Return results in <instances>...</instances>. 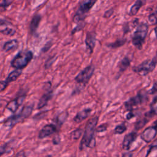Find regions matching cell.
Masks as SVG:
<instances>
[{
  "mask_svg": "<svg viewBox=\"0 0 157 157\" xmlns=\"http://www.w3.org/2000/svg\"><path fill=\"white\" fill-rule=\"evenodd\" d=\"M98 120V117L96 116L90 119L87 122L83 132V136L80 144V150L83 149L85 147L92 148L94 147L95 144L94 134L96 131Z\"/></svg>",
  "mask_w": 157,
  "mask_h": 157,
  "instance_id": "1",
  "label": "cell"
},
{
  "mask_svg": "<svg viewBox=\"0 0 157 157\" xmlns=\"http://www.w3.org/2000/svg\"><path fill=\"white\" fill-rule=\"evenodd\" d=\"M148 31V26L145 23L139 24L132 37V44L137 49L140 50L145 42Z\"/></svg>",
  "mask_w": 157,
  "mask_h": 157,
  "instance_id": "2",
  "label": "cell"
},
{
  "mask_svg": "<svg viewBox=\"0 0 157 157\" xmlns=\"http://www.w3.org/2000/svg\"><path fill=\"white\" fill-rule=\"evenodd\" d=\"M33 58V53L31 51H20L11 61V66L15 69L22 70L29 63Z\"/></svg>",
  "mask_w": 157,
  "mask_h": 157,
  "instance_id": "3",
  "label": "cell"
},
{
  "mask_svg": "<svg viewBox=\"0 0 157 157\" xmlns=\"http://www.w3.org/2000/svg\"><path fill=\"white\" fill-rule=\"evenodd\" d=\"M33 109V105H28L23 107L18 113L15 114L9 117V118H7L4 122V126L9 128L13 127L17 123L28 118L31 115Z\"/></svg>",
  "mask_w": 157,
  "mask_h": 157,
  "instance_id": "4",
  "label": "cell"
},
{
  "mask_svg": "<svg viewBox=\"0 0 157 157\" xmlns=\"http://www.w3.org/2000/svg\"><path fill=\"white\" fill-rule=\"evenodd\" d=\"M96 2V1L93 0H85L81 1L79 3L76 13L73 17V21L75 23H78L82 21H83L87 16V13Z\"/></svg>",
  "mask_w": 157,
  "mask_h": 157,
  "instance_id": "5",
  "label": "cell"
},
{
  "mask_svg": "<svg viewBox=\"0 0 157 157\" xmlns=\"http://www.w3.org/2000/svg\"><path fill=\"white\" fill-rule=\"evenodd\" d=\"M156 59L155 56L153 59H146L140 64L133 67V71L141 76H146L151 72L156 67Z\"/></svg>",
  "mask_w": 157,
  "mask_h": 157,
  "instance_id": "6",
  "label": "cell"
},
{
  "mask_svg": "<svg viewBox=\"0 0 157 157\" xmlns=\"http://www.w3.org/2000/svg\"><path fill=\"white\" fill-rule=\"evenodd\" d=\"M147 93H145L144 90H142L139 91L136 96L129 98L124 104L126 109L128 111L132 112L135 107L142 104L147 100Z\"/></svg>",
  "mask_w": 157,
  "mask_h": 157,
  "instance_id": "7",
  "label": "cell"
},
{
  "mask_svg": "<svg viewBox=\"0 0 157 157\" xmlns=\"http://www.w3.org/2000/svg\"><path fill=\"white\" fill-rule=\"evenodd\" d=\"M94 71V67L91 64L86 66L82 71H81L75 77V81L79 84L86 85L91 77L93 75Z\"/></svg>",
  "mask_w": 157,
  "mask_h": 157,
  "instance_id": "8",
  "label": "cell"
},
{
  "mask_svg": "<svg viewBox=\"0 0 157 157\" xmlns=\"http://www.w3.org/2000/svg\"><path fill=\"white\" fill-rule=\"evenodd\" d=\"M156 136V126L155 124L153 126L147 128L141 134V139L145 142L149 143L152 141Z\"/></svg>",
  "mask_w": 157,
  "mask_h": 157,
  "instance_id": "9",
  "label": "cell"
},
{
  "mask_svg": "<svg viewBox=\"0 0 157 157\" xmlns=\"http://www.w3.org/2000/svg\"><path fill=\"white\" fill-rule=\"evenodd\" d=\"M57 131V128L53 123H50L45 125L39 131V138L42 139L46 138Z\"/></svg>",
  "mask_w": 157,
  "mask_h": 157,
  "instance_id": "10",
  "label": "cell"
},
{
  "mask_svg": "<svg viewBox=\"0 0 157 157\" xmlns=\"http://www.w3.org/2000/svg\"><path fill=\"white\" fill-rule=\"evenodd\" d=\"M96 34L94 32L87 33L85 42L86 49L88 50L90 54H91L93 52L94 48L96 44Z\"/></svg>",
  "mask_w": 157,
  "mask_h": 157,
  "instance_id": "11",
  "label": "cell"
},
{
  "mask_svg": "<svg viewBox=\"0 0 157 157\" xmlns=\"http://www.w3.org/2000/svg\"><path fill=\"white\" fill-rule=\"evenodd\" d=\"M137 137V134L136 132H131L126 134L124 136L122 142V148L126 150H129L132 144L136 140Z\"/></svg>",
  "mask_w": 157,
  "mask_h": 157,
  "instance_id": "12",
  "label": "cell"
},
{
  "mask_svg": "<svg viewBox=\"0 0 157 157\" xmlns=\"http://www.w3.org/2000/svg\"><path fill=\"white\" fill-rule=\"evenodd\" d=\"M25 99V96H20L14 99L13 100L11 101L8 103V104L6 106L7 109H8L9 111H10L12 113H15L17 110L18 107L23 102Z\"/></svg>",
  "mask_w": 157,
  "mask_h": 157,
  "instance_id": "13",
  "label": "cell"
},
{
  "mask_svg": "<svg viewBox=\"0 0 157 157\" xmlns=\"http://www.w3.org/2000/svg\"><path fill=\"white\" fill-rule=\"evenodd\" d=\"M92 110L90 108H86L85 109L80 112H78L74 118V121L75 123H80L83 120H85L86 118H88L90 115L91 114Z\"/></svg>",
  "mask_w": 157,
  "mask_h": 157,
  "instance_id": "14",
  "label": "cell"
},
{
  "mask_svg": "<svg viewBox=\"0 0 157 157\" xmlns=\"http://www.w3.org/2000/svg\"><path fill=\"white\" fill-rule=\"evenodd\" d=\"M53 92L52 91H48L47 93H45L42 97L40 98L39 101V103L37 105V109H42L43 107H44L45 106H46L48 104V102L52 99V98L53 97Z\"/></svg>",
  "mask_w": 157,
  "mask_h": 157,
  "instance_id": "15",
  "label": "cell"
},
{
  "mask_svg": "<svg viewBox=\"0 0 157 157\" xmlns=\"http://www.w3.org/2000/svg\"><path fill=\"white\" fill-rule=\"evenodd\" d=\"M41 20V16L40 14H36L33 16V17L31 19V21L30 22L29 28L30 31L32 34H34L36 31H37L39 23Z\"/></svg>",
  "mask_w": 157,
  "mask_h": 157,
  "instance_id": "16",
  "label": "cell"
},
{
  "mask_svg": "<svg viewBox=\"0 0 157 157\" xmlns=\"http://www.w3.org/2000/svg\"><path fill=\"white\" fill-rule=\"evenodd\" d=\"M145 2V1H140V0L136 1L130 8L129 13V15H136L137 13V12H139V9L141 8V7H142L144 6Z\"/></svg>",
  "mask_w": 157,
  "mask_h": 157,
  "instance_id": "17",
  "label": "cell"
},
{
  "mask_svg": "<svg viewBox=\"0 0 157 157\" xmlns=\"http://www.w3.org/2000/svg\"><path fill=\"white\" fill-rule=\"evenodd\" d=\"M130 63H131V60L128 56H125L124 58H123L118 64V68H119L118 73L121 74L123 72H124L126 70V69H128V67L130 66Z\"/></svg>",
  "mask_w": 157,
  "mask_h": 157,
  "instance_id": "18",
  "label": "cell"
},
{
  "mask_svg": "<svg viewBox=\"0 0 157 157\" xmlns=\"http://www.w3.org/2000/svg\"><path fill=\"white\" fill-rule=\"evenodd\" d=\"M18 45V42L17 39H12L4 43L3 45V50L5 52H9L10 50L16 48Z\"/></svg>",
  "mask_w": 157,
  "mask_h": 157,
  "instance_id": "19",
  "label": "cell"
},
{
  "mask_svg": "<svg viewBox=\"0 0 157 157\" xmlns=\"http://www.w3.org/2000/svg\"><path fill=\"white\" fill-rule=\"evenodd\" d=\"M21 72H22V70H19V69L13 70L9 74V75L7 76L5 81L9 84L10 82L16 80L18 78V77L21 74Z\"/></svg>",
  "mask_w": 157,
  "mask_h": 157,
  "instance_id": "20",
  "label": "cell"
},
{
  "mask_svg": "<svg viewBox=\"0 0 157 157\" xmlns=\"http://www.w3.org/2000/svg\"><path fill=\"white\" fill-rule=\"evenodd\" d=\"M126 42V39L122 38V39H118L117 40H116L114 42L109 44L107 45V47H109L110 48H117L118 47H120L121 46L123 45Z\"/></svg>",
  "mask_w": 157,
  "mask_h": 157,
  "instance_id": "21",
  "label": "cell"
},
{
  "mask_svg": "<svg viewBox=\"0 0 157 157\" xmlns=\"http://www.w3.org/2000/svg\"><path fill=\"white\" fill-rule=\"evenodd\" d=\"M127 129V127L124 123H122L117 125L114 129V134H121L124 132Z\"/></svg>",
  "mask_w": 157,
  "mask_h": 157,
  "instance_id": "22",
  "label": "cell"
},
{
  "mask_svg": "<svg viewBox=\"0 0 157 157\" xmlns=\"http://www.w3.org/2000/svg\"><path fill=\"white\" fill-rule=\"evenodd\" d=\"M82 132H83V129H81V128L76 129L75 130H74V131H72L71 133V137L72 139L77 140V139H78L80 137V136L82 134Z\"/></svg>",
  "mask_w": 157,
  "mask_h": 157,
  "instance_id": "23",
  "label": "cell"
},
{
  "mask_svg": "<svg viewBox=\"0 0 157 157\" xmlns=\"http://www.w3.org/2000/svg\"><path fill=\"white\" fill-rule=\"evenodd\" d=\"M0 32L4 35L7 36H13L15 33V29L10 27H6L4 29L1 30Z\"/></svg>",
  "mask_w": 157,
  "mask_h": 157,
  "instance_id": "24",
  "label": "cell"
},
{
  "mask_svg": "<svg viewBox=\"0 0 157 157\" xmlns=\"http://www.w3.org/2000/svg\"><path fill=\"white\" fill-rule=\"evenodd\" d=\"M67 117H68V113L67 112H62L61 113H60L57 118L58 123H59L60 124H63L65 121Z\"/></svg>",
  "mask_w": 157,
  "mask_h": 157,
  "instance_id": "25",
  "label": "cell"
},
{
  "mask_svg": "<svg viewBox=\"0 0 157 157\" xmlns=\"http://www.w3.org/2000/svg\"><path fill=\"white\" fill-rule=\"evenodd\" d=\"M148 121V120L147 118H145L142 120H140V121H137L136 123V125H135V128L136 129L139 130L140 129H141L145 125V124Z\"/></svg>",
  "mask_w": 157,
  "mask_h": 157,
  "instance_id": "26",
  "label": "cell"
},
{
  "mask_svg": "<svg viewBox=\"0 0 157 157\" xmlns=\"http://www.w3.org/2000/svg\"><path fill=\"white\" fill-rule=\"evenodd\" d=\"M148 21L152 25H156V12H153L152 13L150 14L148 16Z\"/></svg>",
  "mask_w": 157,
  "mask_h": 157,
  "instance_id": "27",
  "label": "cell"
},
{
  "mask_svg": "<svg viewBox=\"0 0 157 157\" xmlns=\"http://www.w3.org/2000/svg\"><path fill=\"white\" fill-rule=\"evenodd\" d=\"M8 147H9V145L7 143L0 145V157L2 155H3L4 153L7 152Z\"/></svg>",
  "mask_w": 157,
  "mask_h": 157,
  "instance_id": "28",
  "label": "cell"
},
{
  "mask_svg": "<svg viewBox=\"0 0 157 157\" xmlns=\"http://www.w3.org/2000/svg\"><path fill=\"white\" fill-rule=\"evenodd\" d=\"M12 3V1H4L1 3H0V9L5 10Z\"/></svg>",
  "mask_w": 157,
  "mask_h": 157,
  "instance_id": "29",
  "label": "cell"
},
{
  "mask_svg": "<svg viewBox=\"0 0 157 157\" xmlns=\"http://www.w3.org/2000/svg\"><path fill=\"white\" fill-rule=\"evenodd\" d=\"M107 124H101L99 125L97 128H96V131L97 132H103V131H105L107 130Z\"/></svg>",
  "mask_w": 157,
  "mask_h": 157,
  "instance_id": "30",
  "label": "cell"
},
{
  "mask_svg": "<svg viewBox=\"0 0 157 157\" xmlns=\"http://www.w3.org/2000/svg\"><path fill=\"white\" fill-rule=\"evenodd\" d=\"M113 12H114V11H113V9L112 8H111V9L107 10V11L105 12V13H104V17L105 18H109V17H111V15L113 14Z\"/></svg>",
  "mask_w": 157,
  "mask_h": 157,
  "instance_id": "31",
  "label": "cell"
},
{
  "mask_svg": "<svg viewBox=\"0 0 157 157\" xmlns=\"http://www.w3.org/2000/svg\"><path fill=\"white\" fill-rule=\"evenodd\" d=\"M8 83L5 80L0 81V92L2 91L5 90V88L7 86Z\"/></svg>",
  "mask_w": 157,
  "mask_h": 157,
  "instance_id": "32",
  "label": "cell"
},
{
  "mask_svg": "<svg viewBox=\"0 0 157 157\" xmlns=\"http://www.w3.org/2000/svg\"><path fill=\"white\" fill-rule=\"evenodd\" d=\"M53 59H54L53 58H50V59H48L47 61H46L45 64V67L46 69L52 66V63H53Z\"/></svg>",
  "mask_w": 157,
  "mask_h": 157,
  "instance_id": "33",
  "label": "cell"
},
{
  "mask_svg": "<svg viewBox=\"0 0 157 157\" xmlns=\"http://www.w3.org/2000/svg\"><path fill=\"white\" fill-rule=\"evenodd\" d=\"M156 91H157L156 83L155 82L154 84H153V87L151 88V89L148 91V93H149V94H155V93H156Z\"/></svg>",
  "mask_w": 157,
  "mask_h": 157,
  "instance_id": "34",
  "label": "cell"
},
{
  "mask_svg": "<svg viewBox=\"0 0 157 157\" xmlns=\"http://www.w3.org/2000/svg\"><path fill=\"white\" fill-rule=\"evenodd\" d=\"M10 25V23H9L8 21L5 20H2V19H0V26H2V25Z\"/></svg>",
  "mask_w": 157,
  "mask_h": 157,
  "instance_id": "35",
  "label": "cell"
},
{
  "mask_svg": "<svg viewBox=\"0 0 157 157\" xmlns=\"http://www.w3.org/2000/svg\"><path fill=\"white\" fill-rule=\"evenodd\" d=\"M135 116V115L134 114L133 112H130L129 113H128L127 115H126V119L127 120H131L132 118H133Z\"/></svg>",
  "mask_w": 157,
  "mask_h": 157,
  "instance_id": "36",
  "label": "cell"
},
{
  "mask_svg": "<svg viewBox=\"0 0 157 157\" xmlns=\"http://www.w3.org/2000/svg\"><path fill=\"white\" fill-rule=\"evenodd\" d=\"M122 157H132V153L131 152H125L123 153Z\"/></svg>",
  "mask_w": 157,
  "mask_h": 157,
  "instance_id": "37",
  "label": "cell"
},
{
  "mask_svg": "<svg viewBox=\"0 0 157 157\" xmlns=\"http://www.w3.org/2000/svg\"><path fill=\"white\" fill-rule=\"evenodd\" d=\"M15 157H26V155H25V153L23 152V151H20V152H18L17 154V155H16V156Z\"/></svg>",
  "mask_w": 157,
  "mask_h": 157,
  "instance_id": "38",
  "label": "cell"
},
{
  "mask_svg": "<svg viewBox=\"0 0 157 157\" xmlns=\"http://www.w3.org/2000/svg\"><path fill=\"white\" fill-rule=\"evenodd\" d=\"M59 143V137H55L53 139V144H58Z\"/></svg>",
  "mask_w": 157,
  "mask_h": 157,
  "instance_id": "39",
  "label": "cell"
},
{
  "mask_svg": "<svg viewBox=\"0 0 157 157\" xmlns=\"http://www.w3.org/2000/svg\"><path fill=\"white\" fill-rule=\"evenodd\" d=\"M45 157H52V156L51 155H48V156H46Z\"/></svg>",
  "mask_w": 157,
  "mask_h": 157,
  "instance_id": "40",
  "label": "cell"
}]
</instances>
